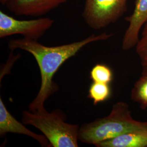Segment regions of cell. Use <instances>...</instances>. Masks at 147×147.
Listing matches in <instances>:
<instances>
[{"label":"cell","instance_id":"obj_3","mask_svg":"<svg viewBox=\"0 0 147 147\" xmlns=\"http://www.w3.org/2000/svg\"><path fill=\"white\" fill-rule=\"evenodd\" d=\"M67 116L61 110H54L49 113L22 112V121L25 125L37 128L47 137L53 147H78L79 146L78 125L66 123Z\"/></svg>","mask_w":147,"mask_h":147},{"label":"cell","instance_id":"obj_4","mask_svg":"<svg viewBox=\"0 0 147 147\" xmlns=\"http://www.w3.org/2000/svg\"><path fill=\"white\" fill-rule=\"evenodd\" d=\"M129 0H86L82 16L88 26L100 30L115 23L127 10Z\"/></svg>","mask_w":147,"mask_h":147},{"label":"cell","instance_id":"obj_9","mask_svg":"<svg viewBox=\"0 0 147 147\" xmlns=\"http://www.w3.org/2000/svg\"><path fill=\"white\" fill-rule=\"evenodd\" d=\"M97 147H147V127L138 129L100 142Z\"/></svg>","mask_w":147,"mask_h":147},{"label":"cell","instance_id":"obj_5","mask_svg":"<svg viewBox=\"0 0 147 147\" xmlns=\"http://www.w3.org/2000/svg\"><path fill=\"white\" fill-rule=\"evenodd\" d=\"M54 23L49 18L20 20L0 11V38L21 34L25 38L38 40L42 37Z\"/></svg>","mask_w":147,"mask_h":147},{"label":"cell","instance_id":"obj_7","mask_svg":"<svg viewBox=\"0 0 147 147\" xmlns=\"http://www.w3.org/2000/svg\"><path fill=\"white\" fill-rule=\"evenodd\" d=\"M68 0H8L5 7L16 16H39L65 3Z\"/></svg>","mask_w":147,"mask_h":147},{"label":"cell","instance_id":"obj_8","mask_svg":"<svg viewBox=\"0 0 147 147\" xmlns=\"http://www.w3.org/2000/svg\"><path fill=\"white\" fill-rule=\"evenodd\" d=\"M25 124L17 121L7 109L2 98H0V136L3 137L8 133L21 134L31 137L44 147H52L44 135L36 134L27 129Z\"/></svg>","mask_w":147,"mask_h":147},{"label":"cell","instance_id":"obj_10","mask_svg":"<svg viewBox=\"0 0 147 147\" xmlns=\"http://www.w3.org/2000/svg\"><path fill=\"white\" fill-rule=\"evenodd\" d=\"M112 90L109 84L93 82L90 85L88 98L92 100L93 104L98 105L110 98Z\"/></svg>","mask_w":147,"mask_h":147},{"label":"cell","instance_id":"obj_2","mask_svg":"<svg viewBox=\"0 0 147 147\" xmlns=\"http://www.w3.org/2000/svg\"><path fill=\"white\" fill-rule=\"evenodd\" d=\"M147 127V121L134 119L127 102L119 101L113 105L108 116L82 124L78 138L82 143L95 146L127 132Z\"/></svg>","mask_w":147,"mask_h":147},{"label":"cell","instance_id":"obj_14","mask_svg":"<svg viewBox=\"0 0 147 147\" xmlns=\"http://www.w3.org/2000/svg\"><path fill=\"white\" fill-rule=\"evenodd\" d=\"M8 1V0H0V3H1L2 5H5V3Z\"/></svg>","mask_w":147,"mask_h":147},{"label":"cell","instance_id":"obj_1","mask_svg":"<svg viewBox=\"0 0 147 147\" xmlns=\"http://www.w3.org/2000/svg\"><path fill=\"white\" fill-rule=\"evenodd\" d=\"M113 34L102 33L99 35L92 34L82 40L56 47H47L37 40L26 38L11 39L8 42L9 49L13 51L20 49L32 54L37 61L41 75V86L36 97L28 106L32 112L47 111L44 103L47 99L59 89L53 78L61 65L73 57L83 47L92 42L106 40Z\"/></svg>","mask_w":147,"mask_h":147},{"label":"cell","instance_id":"obj_13","mask_svg":"<svg viewBox=\"0 0 147 147\" xmlns=\"http://www.w3.org/2000/svg\"><path fill=\"white\" fill-rule=\"evenodd\" d=\"M141 37L136 45V51L141 61L142 75H147V21L142 28Z\"/></svg>","mask_w":147,"mask_h":147},{"label":"cell","instance_id":"obj_11","mask_svg":"<svg viewBox=\"0 0 147 147\" xmlns=\"http://www.w3.org/2000/svg\"><path fill=\"white\" fill-rule=\"evenodd\" d=\"M131 99L143 109L147 108V75H142L135 82L131 92Z\"/></svg>","mask_w":147,"mask_h":147},{"label":"cell","instance_id":"obj_12","mask_svg":"<svg viewBox=\"0 0 147 147\" xmlns=\"http://www.w3.org/2000/svg\"><path fill=\"white\" fill-rule=\"evenodd\" d=\"M90 79L93 82L110 84L113 79V71L105 64H96L90 71Z\"/></svg>","mask_w":147,"mask_h":147},{"label":"cell","instance_id":"obj_6","mask_svg":"<svg viewBox=\"0 0 147 147\" xmlns=\"http://www.w3.org/2000/svg\"><path fill=\"white\" fill-rule=\"evenodd\" d=\"M129 25L122 40L123 50L128 51L135 47L140 39V32L147 21V0H136L130 16L125 18Z\"/></svg>","mask_w":147,"mask_h":147}]
</instances>
